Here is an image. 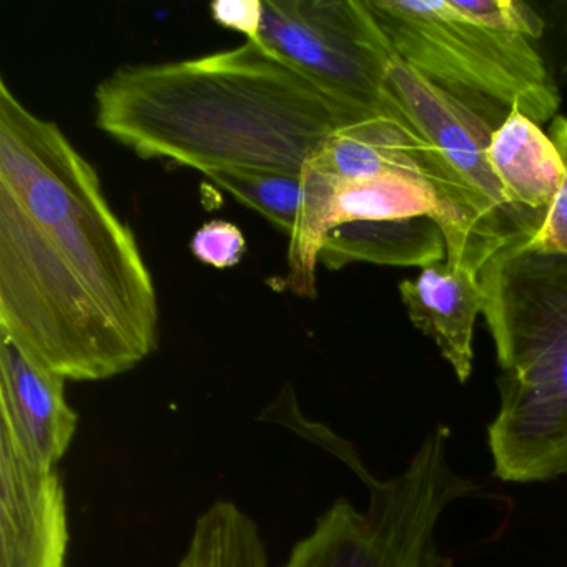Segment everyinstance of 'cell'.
Segmentation results:
<instances>
[{
    "label": "cell",
    "instance_id": "7",
    "mask_svg": "<svg viewBox=\"0 0 567 567\" xmlns=\"http://www.w3.org/2000/svg\"><path fill=\"white\" fill-rule=\"evenodd\" d=\"M254 41L348 107L400 111L386 89L388 41L364 0H265Z\"/></svg>",
    "mask_w": 567,
    "mask_h": 567
},
{
    "label": "cell",
    "instance_id": "19",
    "mask_svg": "<svg viewBox=\"0 0 567 567\" xmlns=\"http://www.w3.org/2000/svg\"><path fill=\"white\" fill-rule=\"evenodd\" d=\"M550 134L563 158L564 182L547 214L543 230L529 245L547 254H567V118L557 115L550 127Z\"/></svg>",
    "mask_w": 567,
    "mask_h": 567
},
{
    "label": "cell",
    "instance_id": "20",
    "mask_svg": "<svg viewBox=\"0 0 567 567\" xmlns=\"http://www.w3.org/2000/svg\"><path fill=\"white\" fill-rule=\"evenodd\" d=\"M261 0H218L210 4V16L221 28L240 32L247 41H254L261 24Z\"/></svg>",
    "mask_w": 567,
    "mask_h": 567
},
{
    "label": "cell",
    "instance_id": "16",
    "mask_svg": "<svg viewBox=\"0 0 567 567\" xmlns=\"http://www.w3.org/2000/svg\"><path fill=\"white\" fill-rule=\"evenodd\" d=\"M178 567H268L260 529L234 501H217L195 520Z\"/></svg>",
    "mask_w": 567,
    "mask_h": 567
},
{
    "label": "cell",
    "instance_id": "12",
    "mask_svg": "<svg viewBox=\"0 0 567 567\" xmlns=\"http://www.w3.org/2000/svg\"><path fill=\"white\" fill-rule=\"evenodd\" d=\"M315 167L340 181H367L390 174L420 178L430 184L440 200V178L430 145L401 111L370 115L341 128Z\"/></svg>",
    "mask_w": 567,
    "mask_h": 567
},
{
    "label": "cell",
    "instance_id": "13",
    "mask_svg": "<svg viewBox=\"0 0 567 567\" xmlns=\"http://www.w3.org/2000/svg\"><path fill=\"white\" fill-rule=\"evenodd\" d=\"M446 254L443 230L434 218H394L331 228L321 245L320 264L328 270L353 261L426 268L446 260Z\"/></svg>",
    "mask_w": 567,
    "mask_h": 567
},
{
    "label": "cell",
    "instance_id": "14",
    "mask_svg": "<svg viewBox=\"0 0 567 567\" xmlns=\"http://www.w3.org/2000/svg\"><path fill=\"white\" fill-rule=\"evenodd\" d=\"M487 162L511 204L549 212L564 182V164L553 138L514 109L493 132Z\"/></svg>",
    "mask_w": 567,
    "mask_h": 567
},
{
    "label": "cell",
    "instance_id": "17",
    "mask_svg": "<svg viewBox=\"0 0 567 567\" xmlns=\"http://www.w3.org/2000/svg\"><path fill=\"white\" fill-rule=\"evenodd\" d=\"M451 8L474 24L491 31L519 34L527 39H539L544 32V21L536 11L520 0H447Z\"/></svg>",
    "mask_w": 567,
    "mask_h": 567
},
{
    "label": "cell",
    "instance_id": "5",
    "mask_svg": "<svg viewBox=\"0 0 567 567\" xmlns=\"http://www.w3.org/2000/svg\"><path fill=\"white\" fill-rule=\"evenodd\" d=\"M394 54L497 131L514 109L557 117L559 89L530 39L467 21L447 0H364Z\"/></svg>",
    "mask_w": 567,
    "mask_h": 567
},
{
    "label": "cell",
    "instance_id": "1",
    "mask_svg": "<svg viewBox=\"0 0 567 567\" xmlns=\"http://www.w3.org/2000/svg\"><path fill=\"white\" fill-rule=\"evenodd\" d=\"M0 331L68 381L127 373L158 344L134 231L55 122L0 79Z\"/></svg>",
    "mask_w": 567,
    "mask_h": 567
},
{
    "label": "cell",
    "instance_id": "18",
    "mask_svg": "<svg viewBox=\"0 0 567 567\" xmlns=\"http://www.w3.org/2000/svg\"><path fill=\"white\" fill-rule=\"evenodd\" d=\"M192 254L202 264L218 270L237 267L244 258L247 241L244 231L235 224L212 220L202 225L192 238Z\"/></svg>",
    "mask_w": 567,
    "mask_h": 567
},
{
    "label": "cell",
    "instance_id": "2",
    "mask_svg": "<svg viewBox=\"0 0 567 567\" xmlns=\"http://www.w3.org/2000/svg\"><path fill=\"white\" fill-rule=\"evenodd\" d=\"M95 124L142 158L208 171L301 174L370 117L257 41L188 61L125 65L95 89ZM388 114V112H386Z\"/></svg>",
    "mask_w": 567,
    "mask_h": 567
},
{
    "label": "cell",
    "instance_id": "6",
    "mask_svg": "<svg viewBox=\"0 0 567 567\" xmlns=\"http://www.w3.org/2000/svg\"><path fill=\"white\" fill-rule=\"evenodd\" d=\"M386 89L408 124L430 145L440 178L446 264L480 275L499 251L530 244L549 212L507 200L487 162L493 128L424 81L390 44Z\"/></svg>",
    "mask_w": 567,
    "mask_h": 567
},
{
    "label": "cell",
    "instance_id": "4",
    "mask_svg": "<svg viewBox=\"0 0 567 567\" xmlns=\"http://www.w3.org/2000/svg\"><path fill=\"white\" fill-rule=\"evenodd\" d=\"M450 427H433L408 466L390 480H377L350 444L331 434L320 444L340 456L367 484L368 507L334 501L313 529L298 540L284 567H451L437 546L444 511L473 496L476 484L451 466Z\"/></svg>",
    "mask_w": 567,
    "mask_h": 567
},
{
    "label": "cell",
    "instance_id": "3",
    "mask_svg": "<svg viewBox=\"0 0 567 567\" xmlns=\"http://www.w3.org/2000/svg\"><path fill=\"white\" fill-rule=\"evenodd\" d=\"M480 280L501 370L487 424L493 474L517 484L567 477V254L517 245Z\"/></svg>",
    "mask_w": 567,
    "mask_h": 567
},
{
    "label": "cell",
    "instance_id": "15",
    "mask_svg": "<svg viewBox=\"0 0 567 567\" xmlns=\"http://www.w3.org/2000/svg\"><path fill=\"white\" fill-rule=\"evenodd\" d=\"M431 217L443 225L440 200L430 184L404 175H380L367 181H340L334 188L330 227L353 221Z\"/></svg>",
    "mask_w": 567,
    "mask_h": 567
},
{
    "label": "cell",
    "instance_id": "8",
    "mask_svg": "<svg viewBox=\"0 0 567 567\" xmlns=\"http://www.w3.org/2000/svg\"><path fill=\"white\" fill-rule=\"evenodd\" d=\"M204 175L288 235L287 284L293 293L313 298L338 178L317 167L301 174L208 171Z\"/></svg>",
    "mask_w": 567,
    "mask_h": 567
},
{
    "label": "cell",
    "instance_id": "11",
    "mask_svg": "<svg viewBox=\"0 0 567 567\" xmlns=\"http://www.w3.org/2000/svg\"><path fill=\"white\" fill-rule=\"evenodd\" d=\"M401 300L417 330L436 343L461 383L473 373V338L486 295L480 275L434 264L400 284Z\"/></svg>",
    "mask_w": 567,
    "mask_h": 567
},
{
    "label": "cell",
    "instance_id": "10",
    "mask_svg": "<svg viewBox=\"0 0 567 567\" xmlns=\"http://www.w3.org/2000/svg\"><path fill=\"white\" fill-rule=\"evenodd\" d=\"M65 381L0 331V427L49 470H58L78 431L79 417L65 398Z\"/></svg>",
    "mask_w": 567,
    "mask_h": 567
},
{
    "label": "cell",
    "instance_id": "9",
    "mask_svg": "<svg viewBox=\"0 0 567 567\" xmlns=\"http://www.w3.org/2000/svg\"><path fill=\"white\" fill-rule=\"evenodd\" d=\"M69 539L58 470L32 461L0 427V567H65Z\"/></svg>",
    "mask_w": 567,
    "mask_h": 567
}]
</instances>
